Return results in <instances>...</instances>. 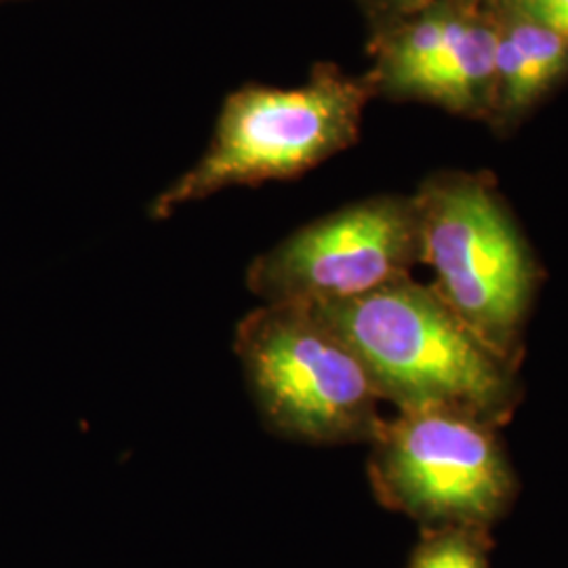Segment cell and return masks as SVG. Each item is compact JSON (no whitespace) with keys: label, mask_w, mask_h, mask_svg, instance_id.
<instances>
[{"label":"cell","mask_w":568,"mask_h":568,"mask_svg":"<svg viewBox=\"0 0 568 568\" xmlns=\"http://www.w3.org/2000/svg\"><path fill=\"white\" fill-rule=\"evenodd\" d=\"M310 307L349 345L379 398L396 410H450L501 429L523 403L520 371L413 276Z\"/></svg>","instance_id":"cell-1"},{"label":"cell","mask_w":568,"mask_h":568,"mask_svg":"<svg viewBox=\"0 0 568 568\" xmlns=\"http://www.w3.org/2000/svg\"><path fill=\"white\" fill-rule=\"evenodd\" d=\"M419 264L464 325L518 368L544 270L508 204L485 175L440 173L413 196Z\"/></svg>","instance_id":"cell-2"},{"label":"cell","mask_w":568,"mask_h":568,"mask_svg":"<svg viewBox=\"0 0 568 568\" xmlns=\"http://www.w3.org/2000/svg\"><path fill=\"white\" fill-rule=\"evenodd\" d=\"M371 79L318 65L297 87L244 84L225 98L203 156L150 203L152 220L241 185L283 182L356 142Z\"/></svg>","instance_id":"cell-3"},{"label":"cell","mask_w":568,"mask_h":568,"mask_svg":"<svg viewBox=\"0 0 568 568\" xmlns=\"http://www.w3.org/2000/svg\"><path fill=\"white\" fill-rule=\"evenodd\" d=\"M234 352L265 427L286 440L371 445L384 403L344 339L304 304H264L236 326Z\"/></svg>","instance_id":"cell-4"},{"label":"cell","mask_w":568,"mask_h":568,"mask_svg":"<svg viewBox=\"0 0 568 568\" xmlns=\"http://www.w3.org/2000/svg\"><path fill=\"white\" fill-rule=\"evenodd\" d=\"M366 467L377 501L419 528L493 530L520 495L499 427L450 410L386 417Z\"/></svg>","instance_id":"cell-5"},{"label":"cell","mask_w":568,"mask_h":568,"mask_svg":"<svg viewBox=\"0 0 568 568\" xmlns=\"http://www.w3.org/2000/svg\"><path fill=\"white\" fill-rule=\"evenodd\" d=\"M419 264L413 196L382 194L302 225L246 270L264 304H333L410 276Z\"/></svg>","instance_id":"cell-6"},{"label":"cell","mask_w":568,"mask_h":568,"mask_svg":"<svg viewBox=\"0 0 568 568\" xmlns=\"http://www.w3.org/2000/svg\"><path fill=\"white\" fill-rule=\"evenodd\" d=\"M497 32L485 21L453 16L447 41L413 84L408 98L462 108L480 100L495 87Z\"/></svg>","instance_id":"cell-7"},{"label":"cell","mask_w":568,"mask_h":568,"mask_svg":"<svg viewBox=\"0 0 568 568\" xmlns=\"http://www.w3.org/2000/svg\"><path fill=\"white\" fill-rule=\"evenodd\" d=\"M568 65V41L546 26L514 18L497 32L495 84L509 108L532 102Z\"/></svg>","instance_id":"cell-8"},{"label":"cell","mask_w":568,"mask_h":568,"mask_svg":"<svg viewBox=\"0 0 568 568\" xmlns=\"http://www.w3.org/2000/svg\"><path fill=\"white\" fill-rule=\"evenodd\" d=\"M419 541L406 568H490L488 528H419Z\"/></svg>","instance_id":"cell-9"},{"label":"cell","mask_w":568,"mask_h":568,"mask_svg":"<svg viewBox=\"0 0 568 568\" xmlns=\"http://www.w3.org/2000/svg\"><path fill=\"white\" fill-rule=\"evenodd\" d=\"M514 18L546 26L568 41V0H509Z\"/></svg>","instance_id":"cell-10"},{"label":"cell","mask_w":568,"mask_h":568,"mask_svg":"<svg viewBox=\"0 0 568 568\" xmlns=\"http://www.w3.org/2000/svg\"><path fill=\"white\" fill-rule=\"evenodd\" d=\"M371 2H375L377 7H386V9H406V7L417 4V0H371Z\"/></svg>","instance_id":"cell-11"}]
</instances>
